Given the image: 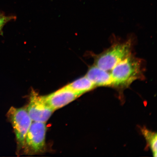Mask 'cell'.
Returning <instances> with one entry per match:
<instances>
[{
    "label": "cell",
    "mask_w": 157,
    "mask_h": 157,
    "mask_svg": "<svg viewBox=\"0 0 157 157\" xmlns=\"http://www.w3.org/2000/svg\"><path fill=\"white\" fill-rule=\"evenodd\" d=\"M144 70L143 60L131 54L111 70L112 86L127 87L135 80L143 78Z\"/></svg>",
    "instance_id": "obj_1"
},
{
    "label": "cell",
    "mask_w": 157,
    "mask_h": 157,
    "mask_svg": "<svg viewBox=\"0 0 157 157\" xmlns=\"http://www.w3.org/2000/svg\"><path fill=\"white\" fill-rule=\"evenodd\" d=\"M132 44L129 40L113 44L95 56V65L107 71H111L119 62L131 54Z\"/></svg>",
    "instance_id": "obj_2"
},
{
    "label": "cell",
    "mask_w": 157,
    "mask_h": 157,
    "mask_svg": "<svg viewBox=\"0 0 157 157\" xmlns=\"http://www.w3.org/2000/svg\"><path fill=\"white\" fill-rule=\"evenodd\" d=\"M7 116L14 130L18 146L23 147L27 133L33 122L27 109L12 107Z\"/></svg>",
    "instance_id": "obj_3"
},
{
    "label": "cell",
    "mask_w": 157,
    "mask_h": 157,
    "mask_svg": "<svg viewBox=\"0 0 157 157\" xmlns=\"http://www.w3.org/2000/svg\"><path fill=\"white\" fill-rule=\"evenodd\" d=\"M46 131L45 123L33 121L25 139L23 148L25 152L35 154L44 150Z\"/></svg>",
    "instance_id": "obj_4"
},
{
    "label": "cell",
    "mask_w": 157,
    "mask_h": 157,
    "mask_svg": "<svg viewBox=\"0 0 157 157\" xmlns=\"http://www.w3.org/2000/svg\"><path fill=\"white\" fill-rule=\"evenodd\" d=\"M27 110L33 121L45 123L54 111L47 105L43 96L34 90L31 91Z\"/></svg>",
    "instance_id": "obj_5"
},
{
    "label": "cell",
    "mask_w": 157,
    "mask_h": 157,
    "mask_svg": "<svg viewBox=\"0 0 157 157\" xmlns=\"http://www.w3.org/2000/svg\"><path fill=\"white\" fill-rule=\"evenodd\" d=\"M81 95L66 86L49 95L43 96L44 101L55 111L71 102Z\"/></svg>",
    "instance_id": "obj_6"
},
{
    "label": "cell",
    "mask_w": 157,
    "mask_h": 157,
    "mask_svg": "<svg viewBox=\"0 0 157 157\" xmlns=\"http://www.w3.org/2000/svg\"><path fill=\"white\" fill-rule=\"evenodd\" d=\"M86 76L95 87L112 86L111 73L95 64L89 67Z\"/></svg>",
    "instance_id": "obj_7"
},
{
    "label": "cell",
    "mask_w": 157,
    "mask_h": 157,
    "mask_svg": "<svg viewBox=\"0 0 157 157\" xmlns=\"http://www.w3.org/2000/svg\"><path fill=\"white\" fill-rule=\"evenodd\" d=\"M66 86L81 95L96 87L86 76L75 80Z\"/></svg>",
    "instance_id": "obj_8"
},
{
    "label": "cell",
    "mask_w": 157,
    "mask_h": 157,
    "mask_svg": "<svg viewBox=\"0 0 157 157\" xmlns=\"http://www.w3.org/2000/svg\"><path fill=\"white\" fill-rule=\"evenodd\" d=\"M142 132L149 146L152 151L153 154L155 157H157V134L146 128H143Z\"/></svg>",
    "instance_id": "obj_9"
},
{
    "label": "cell",
    "mask_w": 157,
    "mask_h": 157,
    "mask_svg": "<svg viewBox=\"0 0 157 157\" xmlns=\"http://www.w3.org/2000/svg\"><path fill=\"white\" fill-rule=\"evenodd\" d=\"M16 18L14 16L6 15L2 12H0V34L2 33L3 27L6 23Z\"/></svg>",
    "instance_id": "obj_10"
}]
</instances>
